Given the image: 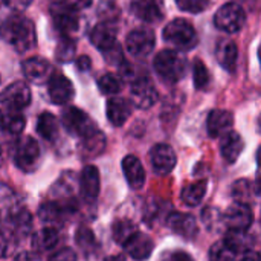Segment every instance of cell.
<instances>
[{
  "mask_svg": "<svg viewBox=\"0 0 261 261\" xmlns=\"http://www.w3.org/2000/svg\"><path fill=\"white\" fill-rule=\"evenodd\" d=\"M0 35L9 46L21 54L31 50L37 43L34 23L21 14H14L3 21L0 28Z\"/></svg>",
  "mask_w": 261,
  "mask_h": 261,
  "instance_id": "6da1fadb",
  "label": "cell"
},
{
  "mask_svg": "<svg viewBox=\"0 0 261 261\" xmlns=\"http://www.w3.org/2000/svg\"><path fill=\"white\" fill-rule=\"evenodd\" d=\"M153 64H154V70L159 75V78L170 84L180 81L187 72L185 58L177 50H173V49L161 50L154 57Z\"/></svg>",
  "mask_w": 261,
  "mask_h": 261,
  "instance_id": "7a4b0ae2",
  "label": "cell"
},
{
  "mask_svg": "<svg viewBox=\"0 0 261 261\" xmlns=\"http://www.w3.org/2000/svg\"><path fill=\"white\" fill-rule=\"evenodd\" d=\"M164 40L180 50L194 49L197 44V32L185 18H176L164 28Z\"/></svg>",
  "mask_w": 261,
  "mask_h": 261,
  "instance_id": "3957f363",
  "label": "cell"
},
{
  "mask_svg": "<svg viewBox=\"0 0 261 261\" xmlns=\"http://www.w3.org/2000/svg\"><path fill=\"white\" fill-rule=\"evenodd\" d=\"M41 159V151L37 139L32 136H24L21 138L17 145H15V153H14V162L18 170L23 173H34Z\"/></svg>",
  "mask_w": 261,
  "mask_h": 261,
  "instance_id": "277c9868",
  "label": "cell"
},
{
  "mask_svg": "<svg viewBox=\"0 0 261 261\" xmlns=\"http://www.w3.org/2000/svg\"><path fill=\"white\" fill-rule=\"evenodd\" d=\"M246 21L245 9L237 3H226L223 5L214 15V24L217 29L226 34L239 32Z\"/></svg>",
  "mask_w": 261,
  "mask_h": 261,
  "instance_id": "5b68a950",
  "label": "cell"
},
{
  "mask_svg": "<svg viewBox=\"0 0 261 261\" xmlns=\"http://www.w3.org/2000/svg\"><path fill=\"white\" fill-rule=\"evenodd\" d=\"M61 121L64 128L72 136H78V138H83L87 133H90L93 128H96V125L89 118V115L78 107H67L61 115Z\"/></svg>",
  "mask_w": 261,
  "mask_h": 261,
  "instance_id": "8992f818",
  "label": "cell"
},
{
  "mask_svg": "<svg viewBox=\"0 0 261 261\" xmlns=\"http://www.w3.org/2000/svg\"><path fill=\"white\" fill-rule=\"evenodd\" d=\"M50 15L54 20L55 28L63 34V35H70L75 34L80 29V15L78 11L60 3L54 2L50 5Z\"/></svg>",
  "mask_w": 261,
  "mask_h": 261,
  "instance_id": "52a82bcc",
  "label": "cell"
},
{
  "mask_svg": "<svg viewBox=\"0 0 261 261\" xmlns=\"http://www.w3.org/2000/svg\"><path fill=\"white\" fill-rule=\"evenodd\" d=\"M132 102L135 107L141 109V110H147L150 107H153L158 102V90L153 84V81L148 76H139L133 81L132 84Z\"/></svg>",
  "mask_w": 261,
  "mask_h": 261,
  "instance_id": "ba28073f",
  "label": "cell"
},
{
  "mask_svg": "<svg viewBox=\"0 0 261 261\" xmlns=\"http://www.w3.org/2000/svg\"><path fill=\"white\" fill-rule=\"evenodd\" d=\"M32 95L31 89L23 81H15L9 84L2 93H0V102L9 109L11 112H18L31 104Z\"/></svg>",
  "mask_w": 261,
  "mask_h": 261,
  "instance_id": "9c48e42d",
  "label": "cell"
},
{
  "mask_svg": "<svg viewBox=\"0 0 261 261\" xmlns=\"http://www.w3.org/2000/svg\"><path fill=\"white\" fill-rule=\"evenodd\" d=\"M156 44V38L153 31L141 28V29H135L132 31L127 38H125V46L130 55L136 57V58H144L148 57Z\"/></svg>",
  "mask_w": 261,
  "mask_h": 261,
  "instance_id": "30bf717a",
  "label": "cell"
},
{
  "mask_svg": "<svg viewBox=\"0 0 261 261\" xmlns=\"http://www.w3.org/2000/svg\"><path fill=\"white\" fill-rule=\"evenodd\" d=\"M47 93L54 104L63 106L73 99L75 89L67 76L58 72H52V75L47 80Z\"/></svg>",
  "mask_w": 261,
  "mask_h": 261,
  "instance_id": "8fae6325",
  "label": "cell"
},
{
  "mask_svg": "<svg viewBox=\"0 0 261 261\" xmlns=\"http://www.w3.org/2000/svg\"><path fill=\"white\" fill-rule=\"evenodd\" d=\"M223 223L228 231H248L254 223V214L249 205L234 203L223 214Z\"/></svg>",
  "mask_w": 261,
  "mask_h": 261,
  "instance_id": "7c38bea8",
  "label": "cell"
},
{
  "mask_svg": "<svg viewBox=\"0 0 261 261\" xmlns=\"http://www.w3.org/2000/svg\"><path fill=\"white\" fill-rule=\"evenodd\" d=\"M150 162L156 174L165 176L174 170L177 158L174 150L168 144H156L150 150Z\"/></svg>",
  "mask_w": 261,
  "mask_h": 261,
  "instance_id": "4fadbf2b",
  "label": "cell"
},
{
  "mask_svg": "<svg viewBox=\"0 0 261 261\" xmlns=\"http://www.w3.org/2000/svg\"><path fill=\"white\" fill-rule=\"evenodd\" d=\"M167 226L185 240H194L199 234L196 217L185 213H171L167 219Z\"/></svg>",
  "mask_w": 261,
  "mask_h": 261,
  "instance_id": "5bb4252c",
  "label": "cell"
},
{
  "mask_svg": "<svg viewBox=\"0 0 261 261\" xmlns=\"http://www.w3.org/2000/svg\"><path fill=\"white\" fill-rule=\"evenodd\" d=\"M101 180L99 171L95 165H87L80 176V194L86 203H93L99 196Z\"/></svg>",
  "mask_w": 261,
  "mask_h": 261,
  "instance_id": "9a60e30c",
  "label": "cell"
},
{
  "mask_svg": "<svg viewBox=\"0 0 261 261\" xmlns=\"http://www.w3.org/2000/svg\"><path fill=\"white\" fill-rule=\"evenodd\" d=\"M132 12L139 20L154 24V23H159L165 15L164 2L162 0H133Z\"/></svg>",
  "mask_w": 261,
  "mask_h": 261,
  "instance_id": "2e32d148",
  "label": "cell"
},
{
  "mask_svg": "<svg viewBox=\"0 0 261 261\" xmlns=\"http://www.w3.org/2000/svg\"><path fill=\"white\" fill-rule=\"evenodd\" d=\"M122 246L127 251V254L136 261L148 260L154 249V243H153L151 237H148L147 234L139 232V231L135 232Z\"/></svg>",
  "mask_w": 261,
  "mask_h": 261,
  "instance_id": "e0dca14e",
  "label": "cell"
},
{
  "mask_svg": "<svg viewBox=\"0 0 261 261\" xmlns=\"http://www.w3.org/2000/svg\"><path fill=\"white\" fill-rule=\"evenodd\" d=\"M23 73L26 76L28 81L34 83V84H41L44 81L49 80V76L52 75V66L47 60L41 58V57H32L28 58L23 66Z\"/></svg>",
  "mask_w": 261,
  "mask_h": 261,
  "instance_id": "ac0fdd59",
  "label": "cell"
},
{
  "mask_svg": "<svg viewBox=\"0 0 261 261\" xmlns=\"http://www.w3.org/2000/svg\"><path fill=\"white\" fill-rule=\"evenodd\" d=\"M232 125H234V116L228 110L216 109L208 115L206 128L211 138H222L223 135L231 132Z\"/></svg>",
  "mask_w": 261,
  "mask_h": 261,
  "instance_id": "d6986e66",
  "label": "cell"
},
{
  "mask_svg": "<svg viewBox=\"0 0 261 261\" xmlns=\"http://www.w3.org/2000/svg\"><path fill=\"white\" fill-rule=\"evenodd\" d=\"M90 41L98 50H101V52L109 50L110 47L118 44L116 28L113 26V23H109V21L98 23L90 32Z\"/></svg>",
  "mask_w": 261,
  "mask_h": 261,
  "instance_id": "ffe728a7",
  "label": "cell"
},
{
  "mask_svg": "<svg viewBox=\"0 0 261 261\" xmlns=\"http://www.w3.org/2000/svg\"><path fill=\"white\" fill-rule=\"evenodd\" d=\"M122 171L125 176V180L128 184V187L135 191L141 190L145 184V170L144 165L141 164V161L133 156L128 154L122 159Z\"/></svg>",
  "mask_w": 261,
  "mask_h": 261,
  "instance_id": "44dd1931",
  "label": "cell"
},
{
  "mask_svg": "<svg viewBox=\"0 0 261 261\" xmlns=\"http://www.w3.org/2000/svg\"><path fill=\"white\" fill-rule=\"evenodd\" d=\"M107 119L113 127H122L132 115V106L124 98L113 96L107 101Z\"/></svg>",
  "mask_w": 261,
  "mask_h": 261,
  "instance_id": "7402d4cb",
  "label": "cell"
},
{
  "mask_svg": "<svg viewBox=\"0 0 261 261\" xmlns=\"http://www.w3.org/2000/svg\"><path fill=\"white\" fill-rule=\"evenodd\" d=\"M245 148V142L237 132H228L220 138V153L228 164H234Z\"/></svg>",
  "mask_w": 261,
  "mask_h": 261,
  "instance_id": "603a6c76",
  "label": "cell"
},
{
  "mask_svg": "<svg viewBox=\"0 0 261 261\" xmlns=\"http://www.w3.org/2000/svg\"><path fill=\"white\" fill-rule=\"evenodd\" d=\"M216 58L223 69H226L228 72H234L239 58L237 44L229 38H222L216 46Z\"/></svg>",
  "mask_w": 261,
  "mask_h": 261,
  "instance_id": "cb8c5ba5",
  "label": "cell"
},
{
  "mask_svg": "<svg viewBox=\"0 0 261 261\" xmlns=\"http://www.w3.org/2000/svg\"><path fill=\"white\" fill-rule=\"evenodd\" d=\"M106 150V136L101 130L93 128L81 138V153L86 159H93Z\"/></svg>",
  "mask_w": 261,
  "mask_h": 261,
  "instance_id": "d4e9b609",
  "label": "cell"
},
{
  "mask_svg": "<svg viewBox=\"0 0 261 261\" xmlns=\"http://www.w3.org/2000/svg\"><path fill=\"white\" fill-rule=\"evenodd\" d=\"M206 190H208V180H197V182H193L190 185H187L182 193H180V199L185 205L188 206H197L200 205V202L203 200L205 194H206Z\"/></svg>",
  "mask_w": 261,
  "mask_h": 261,
  "instance_id": "484cf974",
  "label": "cell"
},
{
  "mask_svg": "<svg viewBox=\"0 0 261 261\" xmlns=\"http://www.w3.org/2000/svg\"><path fill=\"white\" fill-rule=\"evenodd\" d=\"M231 194H232L236 203L249 205V203L254 202V199L258 194V191H257V188L252 185V182L249 179H240V180L232 184Z\"/></svg>",
  "mask_w": 261,
  "mask_h": 261,
  "instance_id": "4316f807",
  "label": "cell"
},
{
  "mask_svg": "<svg viewBox=\"0 0 261 261\" xmlns=\"http://www.w3.org/2000/svg\"><path fill=\"white\" fill-rule=\"evenodd\" d=\"M60 242V236L57 228L54 226H44L43 229H40L35 237H34V248L41 251V252H47L55 249V246Z\"/></svg>",
  "mask_w": 261,
  "mask_h": 261,
  "instance_id": "83f0119b",
  "label": "cell"
},
{
  "mask_svg": "<svg viewBox=\"0 0 261 261\" xmlns=\"http://www.w3.org/2000/svg\"><path fill=\"white\" fill-rule=\"evenodd\" d=\"M37 132L44 141L54 142L57 139V136H58V121H57V118L49 112L41 113L38 116V121H37Z\"/></svg>",
  "mask_w": 261,
  "mask_h": 261,
  "instance_id": "f1b7e54d",
  "label": "cell"
},
{
  "mask_svg": "<svg viewBox=\"0 0 261 261\" xmlns=\"http://www.w3.org/2000/svg\"><path fill=\"white\" fill-rule=\"evenodd\" d=\"M26 125V119L21 113L18 112H9L6 115H2L0 119V127L5 133L8 135H20Z\"/></svg>",
  "mask_w": 261,
  "mask_h": 261,
  "instance_id": "f546056e",
  "label": "cell"
},
{
  "mask_svg": "<svg viewBox=\"0 0 261 261\" xmlns=\"http://www.w3.org/2000/svg\"><path fill=\"white\" fill-rule=\"evenodd\" d=\"M139 229L136 228V225L132 222V220H127V219H121V220H116L113 223V228H112V234H113V240L116 243H119L121 246L135 234L138 232Z\"/></svg>",
  "mask_w": 261,
  "mask_h": 261,
  "instance_id": "4dcf8cb0",
  "label": "cell"
},
{
  "mask_svg": "<svg viewBox=\"0 0 261 261\" xmlns=\"http://www.w3.org/2000/svg\"><path fill=\"white\" fill-rule=\"evenodd\" d=\"M225 240L229 243V246L239 254L242 251H251L254 245V239L248 236V231H228Z\"/></svg>",
  "mask_w": 261,
  "mask_h": 261,
  "instance_id": "1f68e13d",
  "label": "cell"
},
{
  "mask_svg": "<svg viewBox=\"0 0 261 261\" xmlns=\"http://www.w3.org/2000/svg\"><path fill=\"white\" fill-rule=\"evenodd\" d=\"M237 252L229 246V243L223 239L216 242L210 249V261H236Z\"/></svg>",
  "mask_w": 261,
  "mask_h": 261,
  "instance_id": "d6a6232c",
  "label": "cell"
},
{
  "mask_svg": "<svg viewBox=\"0 0 261 261\" xmlns=\"http://www.w3.org/2000/svg\"><path fill=\"white\" fill-rule=\"evenodd\" d=\"M75 242H76L78 248H80L84 254H89V252L95 251V248H96L95 234H93L92 229H89L87 226H81V228L76 229Z\"/></svg>",
  "mask_w": 261,
  "mask_h": 261,
  "instance_id": "836d02e7",
  "label": "cell"
},
{
  "mask_svg": "<svg viewBox=\"0 0 261 261\" xmlns=\"http://www.w3.org/2000/svg\"><path fill=\"white\" fill-rule=\"evenodd\" d=\"M12 228H14V232L17 236H28L29 231H31V223H32V219H31V214L26 211V210H18L17 213L12 214Z\"/></svg>",
  "mask_w": 261,
  "mask_h": 261,
  "instance_id": "e575fe53",
  "label": "cell"
},
{
  "mask_svg": "<svg viewBox=\"0 0 261 261\" xmlns=\"http://www.w3.org/2000/svg\"><path fill=\"white\" fill-rule=\"evenodd\" d=\"M98 87L104 95H116L122 89V81L116 75L107 73V75H102L98 80Z\"/></svg>",
  "mask_w": 261,
  "mask_h": 261,
  "instance_id": "d590c367",
  "label": "cell"
},
{
  "mask_svg": "<svg viewBox=\"0 0 261 261\" xmlns=\"http://www.w3.org/2000/svg\"><path fill=\"white\" fill-rule=\"evenodd\" d=\"M193 78H194V86L197 89H205L210 84V72H208V67L205 66V63L202 60L194 61Z\"/></svg>",
  "mask_w": 261,
  "mask_h": 261,
  "instance_id": "8d00e7d4",
  "label": "cell"
},
{
  "mask_svg": "<svg viewBox=\"0 0 261 261\" xmlns=\"http://www.w3.org/2000/svg\"><path fill=\"white\" fill-rule=\"evenodd\" d=\"M57 60L60 63H69L75 58V43L69 38L63 40L61 43H58L57 46Z\"/></svg>",
  "mask_w": 261,
  "mask_h": 261,
  "instance_id": "74e56055",
  "label": "cell"
},
{
  "mask_svg": "<svg viewBox=\"0 0 261 261\" xmlns=\"http://www.w3.org/2000/svg\"><path fill=\"white\" fill-rule=\"evenodd\" d=\"M176 3L180 11L199 14V12H203L210 6L211 0H176Z\"/></svg>",
  "mask_w": 261,
  "mask_h": 261,
  "instance_id": "f35d334b",
  "label": "cell"
},
{
  "mask_svg": "<svg viewBox=\"0 0 261 261\" xmlns=\"http://www.w3.org/2000/svg\"><path fill=\"white\" fill-rule=\"evenodd\" d=\"M12 246H14L12 236L8 231H5V229L0 228V260L2 258H6L11 254Z\"/></svg>",
  "mask_w": 261,
  "mask_h": 261,
  "instance_id": "ab89813d",
  "label": "cell"
},
{
  "mask_svg": "<svg viewBox=\"0 0 261 261\" xmlns=\"http://www.w3.org/2000/svg\"><path fill=\"white\" fill-rule=\"evenodd\" d=\"M49 261H76V254L73 249L70 248H63L60 251H57Z\"/></svg>",
  "mask_w": 261,
  "mask_h": 261,
  "instance_id": "60d3db41",
  "label": "cell"
},
{
  "mask_svg": "<svg viewBox=\"0 0 261 261\" xmlns=\"http://www.w3.org/2000/svg\"><path fill=\"white\" fill-rule=\"evenodd\" d=\"M57 2H60V3H63V5L75 9V11L86 9L92 5V0H57Z\"/></svg>",
  "mask_w": 261,
  "mask_h": 261,
  "instance_id": "b9f144b4",
  "label": "cell"
},
{
  "mask_svg": "<svg viewBox=\"0 0 261 261\" xmlns=\"http://www.w3.org/2000/svg\"><path fill=\"white\" fill-rule=\"evenodd\" d=\"M164 261H193V258H191V255H188L184 251H174V252L168 254Z\"/></svg>",
  "mask_w": 261,
  "mask_h": 261,
  "instance_id": "7bdbcfd3",
  "label": "cell"
},
{
  "mask_svg": "<svg viewBox=\"0 0 261 261\" xmlns=\"http://www.w3.org/2000/svg\"><path fill=\"white\" fill-rule=\"evenodd\" d=\"M90 66H92V61H90V58L87 57V55H81V57H78L76 58V67L80 69V70H89L90 69Z\"/></svg>",
  "mask_w": 261,
  "mask_h": 261,
  "instance_id": "ee69618b",
  "label": "cell"
},
{
  "mask_svg": "<svg viewBox=\"0 0 261 261\" xmlns=\"http://www.w3.org/2000/svg\"><path fill=\"white\" fill-rule=\"evenodd\" d=\"M2 2L6 3L8 6L14 8V9H23L31 3V0H2Z\"/></svg>",
  "mask_w": 261,
  "mask_h": 261,
  "instance_id": "f6af8a7d",
  "label": "cell"
},
{
  "mask_svg": "<svg viewBox=\"0 0 261 261\" xmlns=\"http://www.w3.org/2000/svg\"><path fill=\"white\" fill-rule=\"evenodd\" d=\"M240 261H260V254L257 251H246Z\"/></svg>",
  "mask_w": 261,
  "mask_h": 261,
  "instance_id": "bcb514c9",
  "label": "cell"
},
{
  "mask_svg": "<svg viewBox=\"0 0 261 261\" xmlns=\"http://www.w3.org/2000/svg\"><path fill=\"white\" fill-rule=\"evenodd\" d=\"M104 261H127V260H125V257H124V255H110V257H107Z\"/></svg>",
  "mask_w": 261,
  "mask_h": 261,
  "instance_id": "7dc6e473",
  "label": "cell"
},
{
  "mask_svg": "<svg viewBox=\"0 0 261 261\" xmlns=\"http://www.w3.org/2000/svg\"><path fill=\"white\" fill-rule=\"evenodd\" d=\"M2 164H3V151L0 148V167H2Z\"/></svg>",
  "mask_w": 261,
  "mask_h": 261,
  "instance_id": "c3c4849f",
  "label": "cell"
},
{
  "mask_svg": "<svg viewBox=\"0 0 261 261\" xmlns=\"http://www.w3.org/2000/svg\"><path fill=\"white\" fill-rule=\"evenodd\" d=\"M0 119H2V112H0Z\"/></svg>",
  "mask_w": 261,
  "mask_h": 261,
  "instance_id": "681fc988",
  "label": "cell"
},
{
  "mask_svg": "<svg viewBox=\"0 0 261 261\" xmlns=\"http://www.w3.org/2000/svg\"><path fill=\"white\" fill-rule=\"evenodd\" d=\"M0 2H2V0H0Z\"/></svg>",
  "mask_w": 261,
  "mask_h": 261,
  "instance_id": "f907efd6",
  "label": "cell"
}]
</instances>
